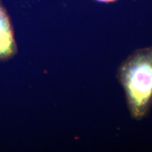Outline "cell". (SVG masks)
I'll return each mask as SVG.
<instances>
[{
	"label": "cell",
	"instance_id": "1",
	"mask_svg": "<svg viewBox=\"0 0 152 152\" xmlns=\"http://www.w3.org/2000/svg\"><path fill=\"white\" fill-rule=\"evenodd\" d=\"M117 78L124 90L130 116L143 119L152 106V47L129 55L120 65Z\"/></svg>",
	"mask_w": 152,
	"mask_h": 152
},
{
	"label": "cell",
	"instance_id": "2",
	"mask_svg": "<svg viewBox=\"0 0 152 152\" xmlns=\"http://www.w3.org/2000/svg\"><path fill=\"white\" fill-rule=\"evenodd\" d=\"M16 52L14 29L7 9L0 0V61L10 59Z\"/></svg>",
	"mask_w": 152,
	"mask_h": 152
},
{
	"label": "cell",
	"instance_id": "3",
	"mask_svg": "<svg viewBox=\"0 0 152 152\" xmlns=\"http://www.w3.org/2000/svg\"><path fill=\"white\" fill-rule=\"evenodd\" d=\"M95 1H99V2H102V3H113L115 1H118V0H95Z\"/></svg>",
	"mask_w": 152,
	"mask_h": 152
}]
</instances>
